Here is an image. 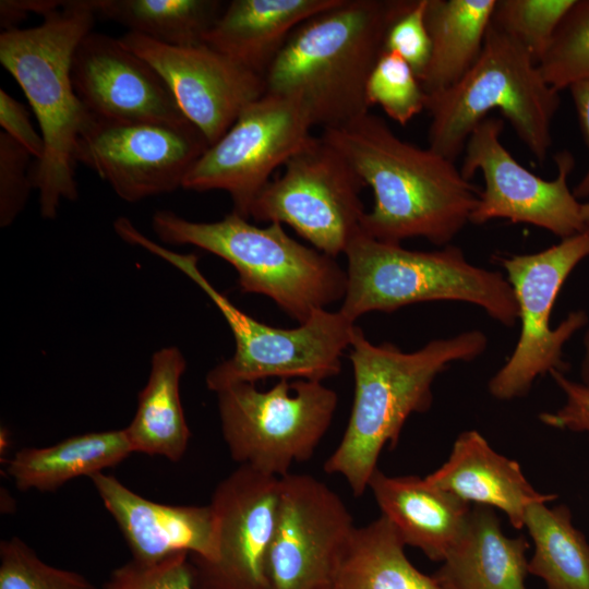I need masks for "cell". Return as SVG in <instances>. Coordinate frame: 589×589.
<instances>
[{"instance_id": "1", "label": "cell", "mask_w": 589, "mask_h": 589, "mask_svg": "<svg viewBox=\"0 0 589 589\" xmlns=\"http://www.w3.org/2000/svg\"><path fill=\"white\" fill-rule=\"evenodd\" d=\"M320 136L372 189L361 224L369 237L387 243L422 237L445 247L470 223L480 190L454 160L401 140L383 118L369 111Z\"/></svg>"}, {"instance_id": "2", "label": "cell", "mask_w": 589, "mask_h": 589, "mask_svg": "<svg viewBox=\"0 0 589 589\" xmlns=\"http://www.w3.org/2000/svg\"><path fill=\"white\" fill-rule=\"evenodd\" d=\"M486 348V335L471 329L405 352L392 342L372 344L357 326L349 352L352 408L339 445L324 464L325 472L341 476L352 494L361 496L383 448L397 444L411 413L430 409L435 377L453 362L477 359Z\"/></svg>"}, {"instance_id": "3", "label": "cell", "mask_w": 589, "mask_h": 589, "mask_svg": "<svg viewBox=\"0 0 589 589\" xmlns=\"http://www.w3.org/2000/svg\"><path fill=\"white\" fill-rule=\"evenodd\" d=\"M411 2L339 0L308 19L266 72L265 93L298 100L323 130L369 112V76L388 27Z\"/></svg>"}, {"instance_id": "4", "label": "cell", "mask_w": 589, "mask_h": 589, "mask_svg": "<svg viewBox=\"0 0 589 589\" xmlns=\"http://www.w3.org/2000/svg\"><path fill=\"white\" fill-rule=\"evenodd\" d=\"M95 17L85 0H65L38 26L0 34V62L23 89L45 142L44 157L33 170L45 219L57 217L63 200L79 196L75 149L91 112L75 94L71 64Z\"/></svg>"}, {"instance_id": "5", "label": "cell", "mask_w": 589, "mask_h": 589, "mask_svg": "<svg viewBox=\"0 0 589 589\" xmlns=\"http://www.w3.org/2000/svg\"><path fill=\"white\" fill-rule=\"evenodd\" d=\"M152 227L166 243L194 245L227 261L243 293L268 297L299 324L345 297L346 269L291 238L280 223L257 227L235 212L203 223L158 211Z\"/></svg>"}, {"instance_id": "6", "label": "cell", "mask_w": 589, "mask_h": 589, "mask_svg": "<svg viewBox=\"0 0 589 589\" xmlns=\"http://www.w3.org/2000/svg\"><path fill=\"white\" fill-rule=\"evenodd\" d=\"M560 101V92L545 81L530 52L491 22L470 70L453 86L426 94L429 147L455 161L476 127L490 111L498 110L543 163L552 146Z\"/></svg>"}, {"instance_id": "7", "label": "cell", "mask_w": 589, "mask_h": 589, "mask_svg": "<svg viewBox=\"0 0 589 589\" xmlns=\"http://www.w3.org/2000/svg\"><path fill=\"white\" fill-rule=\"evenodd\" d=\"M345 255L347 287L339 311L352 322L370 312L392 313L432 301L474 304L507 327L518 321V305L506 277L471 264L456 245L410 250L361 231Z\"/></svg>"}, {"instance_id": "8", "label": "cell", "mask_w": 589, "mask_h": 589, "mask_svg": "<svg viewBox=\"0 0 589 589\" xmlns=\"http://www.w3.org/2000/svg\"><path fill=\"white\" fill-rule=\"evenodd\" d=\"M119 237L167 261L181 271L213 301L228 323L236 342L231 358L206 375L209 390L216 394L238 383H254L266 377L301 378L322 382L338 375L341 357L350 347L354 322L339 310H318L293 328L264 324L237 308L202 274L199 257L168 250L144 236L132 221L119 228Z\"/></svg>"}, {"instance_id": "9", "label": "cell", "mask_w": 589, "mask_h": 589, "mask_svg": "<svg viewBox=\"0 0 589 589\" xmlns=\"http://www.w3.org/2000/svg\"><path fill=\"white\" fill-rule=\"evenodd\" d=\"M223 437L231 458L274 477L309 460L329 429L338 396L322 382L280 378L259 390L238 383L217 393Z\"/></svg>"}, {"instance_id": "10", "label": "cell", "mask_w": 589, "mask_h": 589, "mask_svg": "<svg viewBox=\"0 0 589 589\" xmlns=\"http://www.w3.org/2000/svg\"><path fill=\"white\" fill-rule=\"evenodd\" d=\"M587 257L589 227L536 253L496 257L515 294L520 333L512 354L489 381L494 398L524 397L537 377L567 370L563 347L587 325L588 315L584 310L573 311L552 328L551 313L565 280Z\"/></svg>"}, {"instance_id": "11", "label": "cell", "mask_w": 589, "mask_h": 589, "mask_svg": "<svg viewBox=\"0 0 589 589\" xmlns=\"http://www.w3.org/2000/svg\"><path fill=\"white\" fill-rule=\"evenodd\" d=\"M365 183L321 136L291 157L253 202L249 217L291 227L314 249L336 259L362 231Z\"/></svg>"}, {"instance_id": "12", "label": "cell", "mask_w": 589, "mask_h": 589, "mask_svg": "<svg viewBox=\"0 0 589 589\" xmlns=\"http://www.w3.org/2000/svg\"><path fill=\"white\" fill-rule=\"evenodd\" d=\"M313 127L298 100L265 93L206 148L188 171L182 188L225 191L232 201V212L249 218L273 172L314 140Z\"/></svg>"}, {"instance_id": "13", "label": "cell", "mask_w": 589, "mask_h": 589, "mask_svg": "<svg viewBox=\"0 0 589 589\" xmlns=\"http://www.w3.org/2000/svg\"><path fill=\"white\" fill-rule=\"evenodd\" d=\"M209 146L189 120L113 121L91 117L75 159L95 171L127 202L182 188L193 164Z\"/></svg>"}, {"instance_id": "14", "label": "cell", "mask_w": 589, "mask_h": 589, "mask_svg": "<svg viewBox=\"0 0 589 589\" xmlns=\"http://www.w3.org/2000/svg\"><path fill=\"white\" fill-rule=\"evenodd\" d=\"M503 128L502 119L489 116L466 143L461 173L471 180L480 171L484 181L470 223L482 225L505 218L545 229L560 239L586 229L582 203L568 185L575 166L570 152L555 154L557 175L545 180L521 166L502 144Z\"/></svg>"}, {"instance_id": "15", "label": "cell", "mask_w": 589, "mask_h": 589, "mask_svg": "<svg viewBox=\"0 0 589 589\" xmlns=\"http://www.w3.org/2000/svg\"><path fill=\"white\" fill-rule=\"evenodd\" d=\"M354 530L347 506L324 482L281 477L266 589H332Z\"/></svg>"}, {"instance_id": "16", "label": "cell", "mask_w": 589, "mask_h": 589, "mask_svg": "<svg viewBox=\"0 0 589 589\" xmlns=\"http://www.w3.org/2000/svg\"><path fill=\"white\" fill-rule=\"evenodd\" d=\"M280 478L240 465L215 488L216 556L190 555L197 589H266L265 564L275 530Z\"/></svg>"}, {"instance_id": "17", "label": "cell", "mask_w": 589, "mask_h": 589, "mask_svg": "<svg viewBox=\"0 0 589 589\" xmlns=\"http://www.w3.org/2000/svg\"><path fill=\"white\" fill-rule=\"evenodd\" d=\"M118 39L159 73L183 116L209 145L265 94L264 77L204 43L171 46L132 32Z\"/></svg>"}, {"instance_id": "18", "label": "cell", "mask_w": 589, "mask_h": 589, "mask_svg": "<svg viewBox=\"0 0 589 589\" xmlns=\"http://www.w3.org/2000/svg\"><path fill=\"white\" fill-rule=\"evenodd\" d=\"M75 94L95 117L113 121L188 120L159 73L118 38L91 32L71 64Z\"/></svg>"}, {"instance_id": "19", "label": "cell", "mask_w": 589, "mask_h": 589, "mask_svg": "<svg viewBox=\"0 0 589 589\" xmlns=\"http://www.w3.org/2000/svg\"><path fill=\"white\" fill-rule=\"evenodd\" d=\"M89 479L121 530L132 560L153 563L179 552L205 562L215 558V520L209 504L157 503L111 474L98 472Z\"/></svg>"}, {"instance_id": "20", "label": "cell", "mask_w": 589, "mask_h": 589, "mask_svg": "<svg viewBox=\"0 0 589 589\" xmlns=\"http://www.w3.org/2000/svg\"><path fill=\"white\" fill-rule=\"evenodd\" d=\"M425 478L468 504L498 508L517 529L525 527L528 506L556 498L537 492L519 464L495 452L474 430L460 433L448 459Z\"/></svg>"}, {"instance_id": "21", "label": "cell", "mask_w": 589, "mask_h": 589, "mask_svg": "<svg viewBox=\"0 0 589 589\" xmlns=\"http://www.w3.org/2000/svg\"><path fill=\"white\" fill-rule=\"evenodd\" d=\"M369 488L405 545L443 562L461 537L471 507L456 495L416 476L390 477L378 468Z\"/></svg>"}, {"instance_id": "22", "label": "cell", "mask_w": 589, "mask_h": 589, "mask_svg": "<svg viewBox=\"0 0 589 589\" xmlns=\"http://www.w3.org/2000/svg\"><path fill=\"white\" fill-rule=\"evenodd\" d=\"M339 0H232L203 43L264 77L293 31Z\"/></svg>"}, {"instance_id": "23", "label": "cell", "mask_w": 589, "mask_h": 589, "mask_svg": "<svg viewBox=\"0 0 589 589\" xmlns=\"http://www.w3.org/2000/svg\"><path fill=\"white\" fill-rule=\"evenodd\" d=\"M528 546L524 537L503 533L492 507L474 505L461 537L433 576L447 589H526Z\"/></svg>"}, {"instance_id": "24", "label": "cell", "mask_w": 589, "mask_h": 589, "mask_svg": "<svg viewBox=\"0 0 589 589\" xmlns=\"http://www.w3.org/2000/svg\"><path fill=\"white\" fill-rule=\"evenodd\" d=\"M187 362L177 347H165L152 357L148 381L140 392L137 408L124 428L134 453L179 461L191 432L185 421L180 380Z\"/></svg>"}, {"instance_id": "25", "label": "cell", "mask_w": 589, "mask_h": 589, "mask_svg": "<svg viewBox=\"0 0 589 589\" xmlns=\"http://www.w3.org/2000/svg\"><path fill=\"white\" fill-rule=\"evenodd\" d=\"M133 452L124 429L73 435L47 447H27L7 460L5 471L21 491H56L67 482L103 472Z\"/></svg>"}, {"instance_id": "26", "label": "cell", "mask_w": 589, "mask_h": 589, "mask_svg": "<svg viewBox=\"0 0 589 589\" xmlns=\"http://www.w3.org/2000/svg\"><path fill=\"white\" fill-rule=\"evenodd\" d=\"M496 0H428L429 63L419 79L425 94L457 83L476 63Z\"/></svg>"}, {"instance_id": "27", "label": "cell", "mask_w": 589, "mask_h": 589, "mask_svg": "<svg viewBox=\"0 0 589 589\" xmlns=\"http://www.w3.org/2000/svg\"><path fill=\"white\" fill-rule=\"evenodd\" d=\"M405 543L383 515L356 527L332 589H447L417 569Z\"/></svg>"}, {"instance_id": "28", "label": "cell", "mask_w": 589, "mask_h": 589, "mask_svg": "<svg viewBox=\"0 0 589 589\" xmlns=\"http://www.w3.org/2000/svg\"><path fill=\"white\" fill-rule=\"evenodd\" d=\"M87 8L132 33L171 46L203 43L223 12L217 0H85Z\"/></svg>"}, {"instance_id": "29", "label": "cell", "mask_w": 589, "mask_h": 589, "mask_svg": "<svg viewBox=\"0 0 589 589\" xmlns=\"http://www.w3.org/2000/svg\"><path fill=\"white\" fill-rule=\"evenodd\" d=\"M546 503H532L525 514V527L534 543L528 570L546 589H589V544L573 526L567 507H548Z\"/></svg>"}, {"instance_id": "30", "label": "cell", "mask_w": 589, "mask_h": 589, "mask_svg": "<svg viewBox=\"0 0 589 589\" xmlns=\"http://www.w3.org/2000/svg\"><path fill=\"white\" fill-rule=\"evenodd\" d=\"M545 81L561 92L589 79V0H576L539 62Z\"/></svg>"}, {"instance_id": "31", "label": "cell", "mask_w": 589, "mask_h": 589, "mask_svg": "<svg viewBox=\"0 0 589 589\" xmlns=\"http://www.w3.org/2000/svg\"><path fill=\"white\" fill-rule=\"evenodd\" d=\"M576 0H496L492 24L520 43L538 62Z\"/></svg>"}, {"instance_id": "32", "label": "cell", "mask_w": 589, "mask_h": 589, "mask_svg": "<svg viewBox=\"0 0 589 589\" xmlns=\"http://www.w3.org/2000/svg\"><path fill=\"white\" fill-rule=\"evenodd\" d=\"M366 99L406 125L425 110L426 94L412 68L397 53L383 51L366 83Z\"/></svg>"}, {"instance_id": "33", "label": "cell", "mask_w": 589, "mask_h": 589, "mask_svg": "<svg viewBox=\"0 0 589 589\" xmlns=\"http://www.w3.org/2000/svg\"><path fill=\"white\" fill-rule=\"evenodd\" d=\"M0 589H98L80 573L44 562L23 540L0 542Z\"/></svg>"}, {"instance_id": "34", "label": "cell", "mask_w": 589, "mask_h": 589, "mask_svg": "<svg viewBox=\"0 0 589 589\" xmlns=\"http://www.w3.org/2000/svg\"><path fill=\"white\" fill-rule=\"evenodd\" d=\"M104 589H197L190 554L179 552L153 563L131 560L115 568Z\"/></svg>"}, {"instance_id": "35", "label": "cell", "mask_w": 589, "mask_h": 589, "mask_svg": "<svg viewBox=\"0 0 589 589\" xmlns=\"http://www.w3.org/2000/svg\"><path fill=\"white\" fill-rule=\"evenodd\" d=\"M31 153L0 133V226H10L24 209L34 187Z\"/></svg>"}, {"instance_id": "36", "label": "cell", "mask_w": 589, "mask_h": 589, "mask_svg": "<svg viewBox=\"0 0 589 589\" xmlns=\"http://www.w3.org/2000/svg\"><path fill=\"white\" fill-rule=\"evenodd\" d=\"M428 0H412L411 4L390 24L384 51L400 56L418 79L424 72L431 56V39L425 23Z\"/></svg>"}, {"instance_id": "37", "label": "cell", "mask_w": 589, "mask_h": 589, "mask_svg": "<svg viewBox=\"0 0 589 589\" xmlns=\"http://www.w3.org/2000/svg\"><path fill=\"white\" fill-rule=\"evenodd\" d=\"M550 375L563 392L565 402L556 411L542 412L540 421L551 428L589 435V387L570 380L561 371H551Z\"/></svg>"}, {"instance_id": "38", "label": "cell", "mask_w": 589, "mask_h": 589, "mask_svg": "<svg viewBox=\"0 0 589 589\" xmlns=\"http://www.w3.org/2000/svg\"><path fill=\"white\" fill-rule=\"evenodd\" d=\"M0 125L4 133L26 148L36 161L43 159L45 142L31 122L29 112L19 100L0 89Z\"/></svg>"}, {"instance_id": "39", "label": "cell", "mask_w": 589, "mask_h": 589, "mask_svg": "<svg viewBox=\"0 0 589 589\" xmlns=\"http://www.w3.org/2000/svg\"><path fill=\"white\" fill-rule=\"evenodd\" d=\"M65 1L60 0H1L0 25L2 32L19 28V24L27 19L29 13L43 17L63 8Z\"/></svg>"}, {"instance_id": "40", "label": "cell", "mask_w": 589, "mask_h": 589, "mask_svg": "<svg viewBox=\"0 0 589 589\" xmlns=\"http://www.w3.org/2000/svg\"><path fill=\"white\" fill-rule=\"evenodd\" d=\"M568 89L578 116L584 137L589 147V79L572 84ZM573 192L578 200L589 197V168Z\"/></svg>"}, {"instance_id": "41", "label": "cell", "mask_w": 589, "mask_h": 589, "mask_svg": "<svg viewBox=\"0 0 589 589\" xmlns=\"http://www.w3.org/2000/svg\"><path fill=\"white\" fill-rule=\"evenodd\" d=\"M584 356L580 364L581 383L589 387V328L584 335Z\"/></svg>"}, {"instance_id": "42", "label": "cell", "mask_w": 589, "mask_h": 589, "mask_svg": "<svg viewBox=\"0 0 589 589\" xmlns=\"http://www.w3.org/2000/svg\"><path fill=\"white\" fill-rule=\"evenodd\" d=\"M581 214L586 226L589 227V202L581 204Z\"/></svg>"}]
</instances>
